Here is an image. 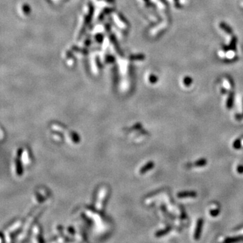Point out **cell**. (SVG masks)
I'll use <instances>...</instances> for the list:
<instances>
[{
	"instance_id": "1",
	"label": "cell",
	"mask_w": 243,
	"mask_h": 243,
	"mask_svg": "<svg viewBox=\"0 0 243 243\" xmlns=\"http://www.w3.org/2000/svg\"><path fill=\"white\" fill-rule=\"evenodd\" d=\"M203 220L200 218L198 220L197 223V227L196 229H195V234H194V239L198 240L200 239L201 236V232L203 230Z\"/></svg>"
},
{
	"instance_id": "2",
	"label": "cell",
	"mask_w": 243,
	"mask_h": 243,
	"mask_svg": "<svg viewBox=\"0 0 243 243\" xmlns=\"http://www.w3.org/2000/svg\"><path fill=\"white\" fill-rule=\"evenodd\" d=\"M197 192L195 191H182L177 194L178 198H186V197H196Z\"/></svg>"
},
{
	"instance_id": "3",
	"label": "cell",
	"mask_w": 243,
	"mask_h": 243,
	"mask_svg": "<svg viewBox=\"0 0 243 243\" xmlns=\"http://www.w3.org/2000/svg\"><path fill=\"white\" fill-rule=\"evenodd\" d=\"M153 167L154 163L153 162H149L148 164H147L145 166L142 167V169L140 170V172H141V174H145V172H147V171H149V170L153 168Z\"/></svg>"
},
{
	"instance_id": "4",
	"label": "cell",
	"mask_w": 243,
	"mask_h": 243,
	"mask_svg": "<svg viewBox=\"0 0 243 243\" xmlns=\"http://www.w3.org/2000/svg\"><path fill=\"white\" fill-rule=\"evenodd\" d=\"M242 240H243V236H235V237L228 238V239H226L224 240V242H225V243H232V242H236L242 241Z\"/></svg>"
},
{
	"instance_id": "5",
	"label": "cell",
	"mask_w": 243,
	"mask_h": 243,
	"mask_svg": "<svg viewBox=\"0 0 243 243\" xmlns=\"http://www.w3.org/2000/svg\"><path fill=\"white\" fill-rule=\"evenodd\" d=\"M170 230H171V228L167 227V228H166V229L159 230V231H158L156 233V234H155V236H157V237L164 236V235H166V234H167V233H168L170 231Z\"/></svg>"
},
{
	"instance_id": "6",
	"label": "cell",
	"mask_w": 243,
	"mask_h": 243,
	"mask_svg": "<svg viewBox=\"0 0 243 243\" xmlns=\"http://www.w3.org/2000/svg\"><path fill=\"white\" fill-rule=\"evenodd\" d=\"M233 148L234 149H240L242 147V141L240 139H237L233 142Z\"/></svg>"
},
{
	"instance_id": "7",
	"label": "cell",
	"mask_w": 243,
	"mask_h": 243,
	"mask_svg": "<svg viewBox=\"0 0 243 243\" xmlns=\"http://www.w3.org/2000/svg\"><path fill=\"white\" fill-rule=\"evenodd\" d=\"M207 162L206 159L202 158L197 160V161L195 163V166L197 167H202L205 166V165H207Z\"/></svg>"
},
{
	"instance_id": "8",
	"label": "cell",
	"mask_w": 243,
	"mask_h": 243,
	"mask_svg": "<svg viewBox=\"0 0 243 243\" xmlns=\"http://www.w3.org/2000/svg\"><path fill=\"white\" fill-rule=\"evenodd\" d=\"M220 209H214L210 211L209 214L212 217H217V215L220 214Z\"/></svg>"
},
{
	"instance_id": "9",
	"label": "cell",
	"mask_w": 243,
	"mask_h": 243,
	"mask_svg": "<svg viewBox=\"0 0 243 243\" xmlns=\"http://www.w3.org/2000/svg\"><path fill=\"white\" fill-rule=\"evenodd\" d=\"M236 171L238 173H239V174H243V165H239V166L237 167Z\"/></svg>"
}]
</instances>
